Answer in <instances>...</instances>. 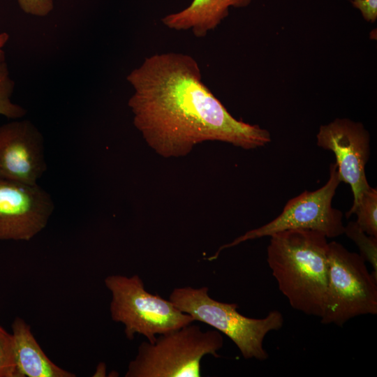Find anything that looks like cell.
I'll list each match as a JSON object with an SVG mask.
<instances>
[{"instance_id":"6da1fadb","label":"cell","mask_w":377,"mask_h":377,"mask_svg":"<svg viewBox=\"0 0 377 377\" xmlns=\"http://www.w3.org/2000/svg\"><path fill=\"white\" fill-rule=\"evenodd\" d=\"M126 80L133 89L128 101L133 124L147 145L164 158L186 156L207 141L244 149L271 141L267 130L229 113L203 83L199 64L189 54H153L132 70Z\"/></svg>"},{"instance_id":"7a4b0ae2","label":"cell","mask_w":377,"mask_h":377,"mask_svg":"<svg viewBox=\"0 0 377 377\" xmlns=\"http://www.w3.org/2000/svg\"><path fill=\"white\" fill-rule=\"evenodd\" d=\"M269 237L267 261L279 290L293 309L320 318L327 284V237L309 229L286 230Z\"/></svg>"},{"instance_id":"3957f363","label":"cell","mask_w":377,"mask_h":377,"mask_svg":"<svg viewBox=\"0 0 377 377\" xmlns=\"http://www.w3.org/2000/svg\"><path fill=\"white\" fill-rule=\"evenodd\" d=\"M223 338L216 330L202 331L194 322L159 334L153 343H140L126 377H200L201 360L215 357Z\"/></svg>"},{"instance_id":"277c9868","label":"cell","mask_w":377,"mask_h":377,"mask_svg":"<svg viewBox=\"0 0 377 377\" xmlns=\"http://www.w3.org/2000/svg\"><path fill=\"white\" fill-rule=\"evenodd\" d=\"M208 291L206 286L176 288L169 300L195 321L207 324L229 337L244 359L267 360L269 355L264 348V339L269 332L283 326L281 313L273 310L263 318L246 317L237 311V304L216 300Z\"/></svg>"},{"instance_id":"5b68a950","label":"cell","mask_w":377,"mask_h":377,"mask_svg":"<svg viewBox=\"0 0 377 377\" xmlns=\"http://www.w3.org/2000/svg\"><path fill=\"white\" fill-rule=\"evenodd\" d=\"M104 283L112 295V320L124 325L126 337L130 341L138 334L153 343L158 335L195 322L169 300L149 293L138 274L109 275Z\"/></svg>"},{"instance_id":"8992f818","label":"cell","mask_w":377,"mask_h":377,"mask_svg":"<svg viewBox=\"0 0 377 377\" xmlns=\"http://www.w3.org/2000/svg\"><path fill=\"white\" fill-rule=\"evenodd\" d=\"M328 275L323 324L342 326L362 315L377 313V276L365 260L341 244L328 243Z\"/></svg>"},{"instance_id":"52a82bcc","label":"cell","mask_w":377,"mask_h":377,"mask_svg":"<svg viewBox=\"0 0 377 377\" xmlns=\"http://www.w3.org/2000/svg\"><path fill=\"white\" fill-rule=\"evenodd\" d=\"M327 182L320 188L304 191L289 200L281 213L261 227L251 230L232 242L222 245L215 254L207 258L213 260L224 249L242 242L269 237L278 232L290 229H309L319 231L327 238L340 236L344 232L342 212L332 206L333 197L341 183L335 163L330 165Z\"/></svg>"},{"instance_id":"ba28073f","label":"cell","mask_w":377,"mask_h":377,"mask_svg":"<svg viewBox=\"0 0 377 377\" xmlns=\"http://www.w3.org/2000/svg\"><path fill=\"white\" fill-rule=\"evenodd\" d=\"M316 138L318 146L334 153L340 182L351 188L353 201L346 214L349 218L362 194L371 187L365 174L370 155L369 133L361 123L336 119L321 126Z\"/></svg>"},{"instance_id":"9c48e42d","label":"cell","mask_w":377,"mask_h":377,"mask_svg":"<svg viewBox=\"0 0 377 377\" xmlns=\"http://www.w3.org/2000/svg\"><path fill=\"white\" fill-rule=\"evenodd\" d=\"M54 209L51 195L38 184L0 177V241H29L47 226Z\"/></svg>"},{"instance_id":"30bf717a","label":"cell","mask_w":377,"mask_h":377,"mask_svg":"<svg viewBox=\"0 0 377 377\" xmlns=\"http://www.w3.org/2000/svg\"><path fill=\"white\" fill-rule=\"evenodd\" d=\"M46 170L44 138L31 121L0 126V177L36 185Z\"/></svg>"},{"instance_id":"8fae6325","label":"cell","mask_w":377,"mask_h":377,"mask_svg":"<svg viewBox=\"0 0 377 377\" xmlns=\"http://www.w3.org/2000/svg\"><path fill=\"white\" fill-rule=\"evenodd\" d=\"M252 0H193L184 9L161 19L162 23L176 31L191 30L198 38L207 36L229 15L231 7H247Z\"/></svg>"},{"instance_id":"7c38bea8","label":"cell","mask_w":377,"mask_h":377,"mask_svg":"<svg viewBox=\"0 0 377 377\" xmlns=\"http://www.w3.org/2000/svg\"><path fill=\"white\" fill-rule=\"evenodd\" d=\"M16 364L20 377H75V374L57 366L45 355L35 339L31 327L22 318L12 325Z\"/></svg>"},{"instance_id":"4fadbf2b","label":"cell","mask_w":377,"mask_h":377,"mask_svg":"<svg viewBox=\"0 0 377 377\" xmlns=\"http://www.w3.org/2000/svg\"><path fill=\"white\" fill-rule=\"evenodd\" d=\"M357 214L355 221L367 235L377 237V190L370 187L362 195L353 214Z\"/></svg>"},{"instance_id":"5bb4252c","label":"cell","mask_w":377,"mask_h":377,"mask_svg":"<svg viewBox=\"0 0 377 377\" xmlns=\"http://www.w3.org/2000/svg\"><path fill=\"white\" fill-rule=\"evenodd\" d=\"M15 82L10 76L7 63L0 61V115L8 119H17L27 114V110L11 101Z\"/></svg>"},{"instance_id":"9a60e30c","label":"cell","mask_w":377,"mask_h":377,"mask_svg":"<svg viewBox=\"0 0 377 377\" xmlns=\"http://www.w3.org/2000/svg\"><path fill=\"white\" fill-rule=\"evenodd\" d=\"M343 233L356 244L360 255L371 264L372 273L377 276V237L367 235L355 221L349 222Z\"/></svg>"},{"instance_id":"2e32d148","label":"cell","mask_w":377,"mask_h":377,"mask_svg":"<svg viewBox=\"0 0 377 377\" xmlns=\"http://www.w3.org/2000/svg\"><path fill=\"white\" fill-rule=\"evenodd\" d=\"M0 377H20L17 369L12 333L0 325Z\"/></svg>"},{"instance_id":"e0dca14e","label":"cell","mask_w":377,"mask_h":377,"mask_svg":"<svg viewBox=\"0 0 377 377\" xmlns=\"http://www.w3.org/2000/svg\"><path fill=\"white\" fill-rule=\"evenodd\" d=\"M22 10L29 15L44 17L54 8V0H17Z\"/></svg>"},{"instance_id":"ac0fdd59","label":"cell","mask_w":377,"mask_h":377,"mask_svg":"<svg viewBox=\"0 0 377 377\" xmlns=\"http://www.w3.org/2000/svg\"><path fill=\"white\" fill-rule=\"evenodd\" d=\"M352 5L358 9L364 19L374 22L377 19V0H353Z\"/></svg>"},{"instance_id":"d6986e66","label":"cell","mask_w":377,"mask_h":377,"mask_svg":"<svg viewBox=\"0 0 377 377\" xmlns=\"http://www.w3.org/2000/svg\"><path fill=\"white\" fill-rule=\"evenodd\" d=\"M9 37L6 32L0 33V61H5V52L3 48L8 43Z\"/></svg>"},{"instance_id":"ffe728a7","label":"cell","mask_w":377,"mask_h":377,"mask_svg":"<svg viewBox=\"0 0 377 377\" xmlns=\"http://www.w3.org/2000/svg\"><path fill=\"white\" fill-rule=\"evenodd\" d=\"M106 376V365L104 362H100L97 365L94 377H103Z\"/></svg>"}]
</instances>
